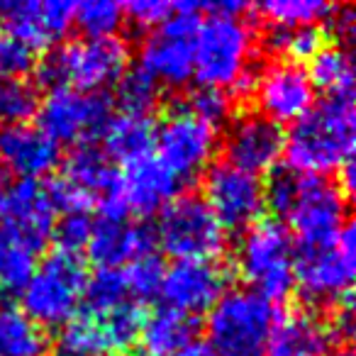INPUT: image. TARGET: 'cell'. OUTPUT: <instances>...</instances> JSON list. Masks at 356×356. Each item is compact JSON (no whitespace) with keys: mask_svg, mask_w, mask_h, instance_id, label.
<instances>
[{"mask_svg":"<svg viewBox=\"0 0 356 356\" xmlns=\"http://www.w3.org/2000/svg\"><path fill=\"white\" fill-rule=\"evenodd\" d=\"M264 195L268 208L288 220L300 247L327 242L346 225V195L322 176H305L291 166L276 168Z\"/></svg>","mask_w":356,"mask_h":356,"instance_id":"6da1fadb","label":"cell"},{"mask_svg":"<svg viewBox=\"0 0 356 356\" xmlns=\"http://www.w3.org/2000/svg\"><path fill=\"white\" fill-rule=\"evenodd\" d=\"M354 105L349 98H325L315 103L286 134L283 152L288 166L305 176L339 173L354 154Z\"/></svg>","mask_w":356,"mask_h":356,"instance_id":"7a4b0ae2","label":"cell"},{"mask_svg":"<svg viewBox=\"0 0 356 356\" xmlns=\"http://www.w3.org/2000/svg\"><path fill=\"white\" fill-rule=\"evenodd\" d=\"M129 49L120 37H86L49 49L37 64V79L49 90L100 93L124 76Z\"/></svg>","mask_w":356,"mask_h":356,"instance_id":"3957f363","label":"cell"},{"mask_svg":"<svg viewBox=\"0 0 356 356\" xmlns=\"http://www.w3.org/2000/svg\"><path fill=\"white\" fill-rule=\"evenodd\" d=\"M276 320L271 302L249 288L225 291L208 310V346L218 356H266Z\"/></svg>","mask_w":356,"mask_h":356,"instance_id":"277c9868","label":"cell"},{"mask_svg":"<svg viewBox=\"0 0 356 356\" xmlns=\"http://www.w3.org/2000/svg\"><path fill=\"white\" fill-rule=\"evenodd\" d=\"M237 268L249 291L273 302L286 300L296 288L293 237L276 220H259L244 229L237 247Z\"/></svg>","mask_w":356,"mask_h":356,"instance_id":"5b68a950","label":"cell"},{"mask_svg":"<svg viewBox=\"0 0 356 356\" xmlns=\"http://www.w3.org/2000/svg\"><path fill=\"white\" fill-rule=\"evenodd\" d=\"M86 266L79 254L51 252L40 266H35L30 281L22 288L20 310L32 322L44 327H66L83 302Z\"/></svg>","mask_w":356,"mask_h":356,"instance_id":"8992f818","label":"cell"},{"mask_svg":"<svg viewBox=\"0 0 356 356\" xmlns=\"http://www.w3.org/2000/svg\"><path fill=\"white\" fill-rule=\"evenodd\" d=\"M254 35L242 17H213L198 25L193 40V76L208 88H234L252 71Z\"/></svg>","mask_w":356,"mask_h":356,"instance_id":"52a82bcc","label":"cell"},{"mask_svg":"<svg viewBox=\"0 0 356 356\" xmlns=\"http://www.w3.org/2000/svg\"><path fill=\"white\" fill-rule=\"evenodd\" d=\"M354 227L349 222L332 239L302 244L296 252V286L312 305L339 307L351 298L354 283Z\"/></svg>","mask_w":356,"mask_h":356,"instance_id":"ba28073f","label":"cell"},{"mask_svg":"<svg viewBox=\"0 0 356 356\" xmlns=\"http://www.w3.org/2000/svg\"><path fill=\"white\" fill-rule=\"evenodd\" d=\"M156 242L176 261H213L225 249V227L203 195H181L161 210Z\"/></svg>","mask_w":356,"mask_h":356,"instance_id":"9c48e42d","label":"cell"},{"mask_svg":"<svg viewBox=\"0 0 356 356\" xmlns=\"http://www.w3.org/2000/svg\"><path fill=\"white\" fill-rule=\"evenodd\" d=\"M200 3H178L176 13L147 37L139 69L156 86L181 88L193 76V40L200 25Z\"/></svg>","mask_w":356,"mask_h":356,"instance_id":"30bf717a","label":"cell"},{"mask_svg":"<svg viewBox=\"0 0 356 356\" xmlns=\"http://www.w3.org/2000/svg\"><path fill=\"white\" fill-rule=\"evenodd\" d=\"M37 115L40 129L54 144L90 147V142L103 137L113 120V100L105 93L59 88L42 100Z\"/></svg>","mask_w":356,"mask_h":356,"instance_id":"8fae6325","label":"cell"},{"mask_svg":"<svg viewBox=\"0 0 356 356\" xmlns=\"http://www.w3.org/2000/svg\"><path fill=\"white\" fill-rule=\"evenodd\" d=\"M159 161L178 178L188 181L210 166L218 149V137L210 124L198 120L186 108H178L161 120L154 134Z\"/></svg>","mask_w":356,"mask_h":356,"instance_id":"7c38bea8","label":"cell"},{"mask_svg":"<svg viewBox=\"0 0 356 356\" xmlns=\"http://www.w3.org/2000/svg\"><path fill=\"white\" fill-rule=\"evenodd\" d=\"M203 200L218 222L229 229H247L261 220L266 208L261 178L232 166L227 161L213 163L205 173Z\"/></svg>","mask_w":356,"mask_h":356,"instance_id":"4fadbf2b","label":"cell"},{"mask_svg":"<svg viewBox=\"0 0 356 356\" xmlns=\"http://www.w3.org/2000/svg\"><path fill=\"white\" fill-rule=\"evenodd\" d=\"M54 205L47 184L3 181L0 191V229L30 252H40L54 229Z\"/></svg>","mask_w":356,"mask_h":356,"instance_id":"5bb4252c","label":"cell"},{"mask_svg":"<svg viewBox=\"0 0 356 356\" xmlns=\"http://www.w3.org/2000/svg\"><path fill=\"white\" fill-rule=\"evenodd\" d=\"M254 98L259 115L276 122H298L315 105V88L307 79L305 69L291 61H276L257 74Z\"/></svg>","mask_w":356,"mask_h":356,"instance_id":"9a60e30c","label":"cell"},{"mask_svg":"<svg viewBox=\"0 0 356 356\" xmlns=\"http://www.w3.org/2000/svg\"><path fill=\"white\" fill-rule=\"evenodd\" d=\"M0 20L10 40L32 49H49L74 25V3L64 0H17L0 3Z\"/></svg>","mask_w":356,"mask_h":356,"instance_id":"2e32d148","label":"cell"},{"mask_svg":"<svg viewBox=\"0 0 356 356\" xmlns=\"http://www.w3.org/2000/svg\"><path fill=\"white\" fill-rule=\"evenodd\" d=\"M88 208H98L103 218H127L120 195V173L113 161L95 147H76L64 163L61 176Z\"/></svg>","mask_w":356,"mask_h":356,"instance_id":"e0dca14e","label":"cell"},{"mask_svg":"<svg viewBox=\"0 0 356 356\" xmlns=\"http://www.w3.org/2000/svg\"><path fill=\"white\" fill-rule=\"evenodd\" d=\"M227 286V273L215 261H176L166 268L161 293L166 307L188 317L208 312Z\"/></svg>","mask_w":356,"mask_h":356,"instance_id":"ac0fdd59","label":"cell"},{"mask_svg":"<svg viewBox=\"0 0 356 356\" xmlns=\"http://www.w3.org/2000/svg\"><path fill=\"white\" fill-rule=\"evenodd\" d=\"M286 134L276 122L259 113H247L234 118L225 137V156L227 163L249 171L254 176L276 168L283 154Z\"/></svg>","mask_w":356,"mask_h":356,"instance_id":"d6986e66","label":"cell"},{"mask_svg":"<svg viewBox=\"0 0 356 356\" xmlns=\"http://www.w3.org/2000/svg\"><path fill=\"white\" fill-rule=\"evenodd\" d=\"M61 154L40 127L8 124L0 127V166L17 176V181H37L56 168Z\"/></svg>","mask_w":356,"mask_h":356,"instance_id":"ffe728a7","label":"cell"},{"mask_svg":"<svg viewBox=\"0 0 356 356\" xmlns=\"http://www.w3.org/2000/svg\"><path fill=\"white\" fill-rule=\"evenodd\" d=\"M154 242L156 237L147 225L127 218H100L93 222L86 249L100 268H122L152 254Z\"/></svg>","mask_w":356,"mask_h":356,"instance_id":"44dd1931","label":"cell"},{"mask_svg":"<svg viewBox=\"0 0 356 356\" xmlns=\"http://www.w3.org/2000/svg\"><path fill=\"white\" fill-rule=\"evenodd\" d=\"M178 178L159 161L156 156H144L134 163L124 166L120 176V195L127 213L137 215H156L176 198Z\"/></svg>","mask_w":356,"mask_h":356,"instance_id":"7402d4cb","label":"cell"},{"mask_svg":"<svg viewBox=\"0 0 356 356\" xmlns=\"http://www.w3.org/2000/svg\"><path fill=\"white\" fill-rule=\"evenodd\" d=\"M334 330L312 312L278 317L268 337L266 356H332Z\"/></svg>","mask_w":356,"mask_h":356,"instance_id":"603a6c76","label":"cell"},{"mask_svg":"<svg viewBox=\"0 0 356 356\" xmlns=\"http://www.w3.org/2000/svg\"><path fill=\"white\" fill-rule=\"evenodd\" d=\"M195 317H188L173 307H159L139 330L137 344L142 356H176L195 339Z\"/></svg>","mask_w":356,"mask_h":356,"instance_id":"cb8c5ba5","label":"cell"},{"mask_svg":"<svg viewBox=\"0 0 356 356\" xmlns=\"http://www.w3.org/2000/svg\"><path fill=\"white\" fill-rule=\"evenodd\" d=\"M154 127L149 115H134V113H122L113 115L108 129H105V156L115 159V161L134 163L139 159L149 156L154 147Z\"/></svg>","mask_w":356,"mask_h":356,"instance_id":"d4e9b609","label":"cell"},{"mask_svg":"<svg viewBox=\"0 0 356 356\" xmlns=\"http://www.w3.org/2000/svg\"><path fill=\"white\" fill-rule=\"evenodd\" d=\"M47 334L20 307L0 302V356H44Z\"/></svg>","mask_w":356,"mask_h":356,"instance_id":"484cf974","label":"cell"},{"mask_svg":"<svg viewBox=\"0 0 356 356\" xmlns=\"http://www.w3.org/2000/svg\"><path fill=\"white\" fill-rule=\"evenodd\" d=\"M312 88H320L327 98H349L354 88V66L344 47H322L310 59V69L305 71Z\"/></svg>","mask_w":356,"mask_h":356,"instance_id":"4316f807","label":"cell"},{"mask_svg":"<svg viewBox=\"0 0 356 356\" xmlns=\"http://www.w3.org/2000/svg\"><path fill=\"white\" fill-rule=\"evenodd\" d=\"M93 315V312H90ZM100 325L105 341V351L108 354H122L129 346L137 344L139 330L144 325V312L139 302L127 300L115 310H108L103 315H93Z\"/></svg>","mask_w":356,"mask_h":356,"instance_id":"83f0119b","label":"cell"},{"mask_svg":"<svg viewBox=\"0 0 356 356\" xmlns=\"http://www.w3.org/2000/svg\"><path fill=\"white\" fill-rule=\"evenodd\" d=\"M273 27H317L334 13L325 0H268L259 8Z\"/></svg>","mask_w":356,"mask_h":356,"instance_id":"f1b7e54d","label":"cell"},{"mask_svg":"<svg viewBox=\"0 0 356 356\" xmlns=\"http://www.w3.org/2000/svg\"><path fill=\"white\" fill-rule=\"evenodd\" d=\"M132 300L124 286L122 268H98L90 278H86L83 288V305L86 312L103 315L108 310H115L122 302Z\"/></svg>","mask_w":356,"mask_h":356,"instance_id":"f546056e","label":"cell"},{"mask_svg":"<svg viewBox=\"0 0 356 356\" xmlns=\"http://www.w3.org/2000/svg\"><path fill=\"white\" fill-rule=\"evenodd\" d=\"M266 42L278 56H283L281 61L300 64L310 61L325 47V35L320 27H273Z\"/></svg>","mask_w":356,"mask_h":356,"instance_id":"4dcf8cb0","label":"cell"},{"mask_svg":"<svg viewBox=\"0 0 356 356\" xmlns=\"http://www.w3.org/2000/svg\"><path fill=\"white\" fill-rule=\"evenodd\" d=\"M40 95L25 79H0V124H25L37 115Z\"/></svg>","mask_w":356,"mask_h":356,"instance_id":"1f68e13d","label":"cell"},{"mask_svg":"<svg viewBox=\"0 0 356 356\" xmlns=\"http://www.w3.org/2000/svg\"><path fill=\"white\" fill-rule=\"evenodd\" d=\"M122 17V6L113 0H86L74 6V25H79L86 37H115Z\"/></svg>","mask_w":356,"mask_h":356,"instance_id":"d6a6232c","label":"cell"},{"mask_svg":"<svg viewBox=\"0 0 356 356\" xmlns=\"http://www.w3.org/2000/svg\"><path fill=\"white\" fill-rule=\"evenodd\" d=\"M163 268L161 259L154 257V254H147V257L137 259V261L127 264L122 268L124 276V286H127V293L134 302H144L152 300L161 293V283H163Z\"/></svg>","mask_w":356,"mask_h":356,"instance_id":"836d02e7","label":"cell"},{"mask_svg":"<svg viewBox=\"0 0 356 356\" xmlns=\"http://www.w3.org/2000/svg\"><path fill=\"white\" fill-rule=\"evenodd\" d=\"M115 86H118V103L122 105L124 113L149 115V110L159 100V86L142 69L124 71V76Z\"/></svg>","mask_w":356,"mask_h":356,"instance_id":"e575fe53","label":"cell"},{"mask_svg":"<svg viewBox=\"0 0 356 356\" xmlns=\"http://www.w3.org/2000/svg\"><path fill=\"white\" fill-rule=\"evenodd\" d=\"M188 113H193L198 120H203L210 127H220L229 120V110H232V103H229L227 93L220 88H203L193 90L188 98V105H186Z\"/></svg>","mask_w":356,"mask_h":356,"instance_id":"d590c367","label":"cell"},{"mask_svg":"<svg viewBox=\"0 0 356 356\" xmlns=\"http://www.w3.org/2000/svg\"><path fill=\"white\" fill-rule=\"evenodd\" d=\"M90 229H93V220L88 218V213H69L59 222H54L51 237L59 244L56 249L69 254H79L83 247H88Z\"/></svg>","mask_w":356,"mask_h":356,"instance_id":"8d00e7d4","label":"cell"},{"mask_svg":"<svg viewBox=\"0 0 356 356\" xmlns=\"http://www.w3.org/2000/svg\"><path fill=\"white\" fill-rule=\"evenodd\" d=\"M176 6L178 3H168V0H132V3L122 6V15L137 27L156 30L176 13Z\"/></svg>","mask_w":356,"mask_h":356,"instance_id":"74e56055","label":"cell"},{"mask_svg":"<svg viewBox=\"0 0 356 356\" xmlns=\"http://www.w3.org/2000/svg\"><path fill=\"white\" fill-rule=\"evenodd\" d=\"M32 66V56L25 47L0 35V79H20Z\"/></svg>","mask_w":356,"mask_h":356,"instance_id":"f35d334b","label":"cell"},{"mask_svg":"<svg viewBox=\"0 0 356 356\" xmlns=\"http://www.w3.org/2000/svg\"><path fill=\"white\" fill-rule=\"evenodd\" d=\"M330 17H334V20H332V32L337 35V40H339L341 44H351L354 37H356L354 8H334V13H332Z\"/></svg>","mask_w":356,"mask_h":356,"instance_id":"ab89813d","label":"cell"},{"mask_svg":"<svg viewBox=\"0 0 356 356\" xmlns=\"http://www.w3.org/2000/svg\"><path fill=\"white\" fill-rule=\"evenodd\" d=\"M176 356H218L208 344H200V341H193L191 346H186L184 351H178Z\"/></svg>","mask_w":356,"mask_h":356,"instance_id":"60d3db41","label":"cell"},{"mask_svg":"<svg viewBox=\"0 0 356 356\" xmlns=\"http://www.w3.org/2000/svg\"><path fill=\"white\" fill-rule=\"evenodd\" d=\"M332 356H354V351L344 346V349H334V351H332Z\"/></svg>","mask_w":356,"mask_h":356,"instance_id":"b9f144b4","label":"cell"},{"mask_svg":"<svg viewBox=\"0 0 356 356\" xmlns=\"http://www.w3.org/2000/svg\"><path fill=\"white\" fill-rule=\"evenodd\" d=\"M98 356H124V354H98Z\"/></svg>","mask_w":356,"mask_h":356,"instance_id":"7bdbcfd3","label":"cell"},{"mask_svg":"<svg viewBox=\"0 0 356 356\" xmlns=\"http://www.w3.org/2000/svg\"><path fill=\"white\" fill-rule=\"evenodd\" d=\"M3 181H6V178H3V176H0V191H3Z\"/></svg>","mask_w":356,"mask_h":356,"instance_id":"ee69618b","label":"cell"}]
</instances>
